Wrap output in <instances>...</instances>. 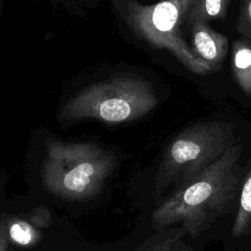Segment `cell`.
<instances>
[{"mask_svg": "<svg viewBox=\"0 0 251 251\" xmlns=\"http://www.w3.org/2000/svg\"><path fill=\"white\" fill-rule=\"evenodd\" d=\"M243 145L234 143L197 176L169 194L153 211L152 226L165 229L180 224L197 237L217 220L237 209L244 176L239 160Z\"/></svg>", "mask_w": 251, "mask_h": 251, "instance_id": "obj_1", "label": "cell"}, {"mask_svg": "<svg viewBox=\"0 0 251 251\" xmlns=\"http://www.w3.org/2000/svg\"><path fill=\"white\" fill-rule=\"evenodd\" d=\"M41 178L54 196L80 201L95 197L112 175L115 154L91 142H67L48 137Z\"/></svg>", "mask_w": 251, "mask_h": 251, "instance_id": "obj_2", "label": "cell"}, {"mask_svg": "<svg viewBox=\"0 0 251 251\" xmlns=\"http://www.w3.org/2000/svg\"><path fill=\"white\" fill-rule=\"evenodd\" d=\"M233 131L228 123L210 122L178 133L167 146L158 168L152 192L155 201L160 204L166 193L171 194L219 159L234 144Z\"/></svg>", "mask_w": 251, "mask_h": 251, "instance_id": "obj_3", "label": "cell"}, {"mask_svg": "<svg viewBox=\"0 0 251 251\" xmlns=\"http://www.w3.org/2000/svg\"><path fill=\"white\" fill-rule=\"evenodd\" d=\"M157 103L156 92L148 80L138 76H116L92 83L75 94L61 108L59 119L122 124L145 116Z\"/></svg>", "mask_w": 251, "mask_h": 251, "instance_id": "obj_4", "label": "cell"}, {"mask_svg": "<svg viewBox=\"0 0 251 251\" xmlns=\"http://www.w3.org/2000/svg\"><path fill=\"white\" fill-rule=\"evenodd\" d=\"M128 28L140 39L168 50L187 70L207 75L213 70L183 39L180 26L195 0H160L143 5L137 0H111Z\"/></svg>", "mask_w": 251, "mask_h": 251, "instance_id": "obj_5", "label": "cell"}, {"mask_svg": "<svg viewBox=\"0 0 251 251\" xmlns=\"http://www.w3.org/2000/svg\"><path fill=\"white\" fill-rule=\"evenodd\" d=\"M1 223L5 226L10 242L28 247L40 240L41 229L51 225L52 217L48 209L40 206L21 216L3 219Z\"/></svg>", "mask_w": 251, "mask_h": 251, "instance_id": "obj_6", "label": "cell"}, {"mask_svg": "<svg viewBox=\"0 0 251 251\" xmlns=\"http://www.w3.org/2000/svg\"><path fill=\"white\" fill-rule=\"evenodd\" d=\"M190 27L191 48L213 71L217 70L226 56L227 37L211 28L207 23L198 22Z\"/></svg>", "mask_w": 251, "mask_h": 251, "instance_id": "obj_7", "label": "cell"}, {"mask_svg": "<svg viewBox=\"0 0 251 251\" xmlns=\"http://www.w3.org/2000/svg\"><path fill=\"white\" fill-rule=\"evenodd\" d=\"M231 233L251 246V166L243 177Z\"/></svg>", "mask_w": 251, "mask_h": 251, "instance_id": "obj_8", "label": "cell"}, {"mask_svg": "<svg viewBox=\"0 0 251 251\" xmlns=\"http://www.w3.org/2000/svg\"><path fill=\"white\" fill-rule=\"evenodd\" d=\"M231 71L240 89L246 95H251V41L249 39H238L233 42Z\"/></svg>", "mask_w": 251, "mask_h": 251, "instance_id": "obj_9", "label": "cell"}, {"mask_svg": "<svg viewBox=\"0 0 251 251\" xmlns=\"http://www.w3.org/2000/svg\"><path fill=\"white\" fill-rule=\"evenodd\" d=\"M185 234L187 232L182 226L163 229L159 234L149 239V243L144 244L142 251H174Z\"/></svg>", "mask_w": 251, "mask_h": 251, "instance_id": "obj_10", "label": "cell"}, {"mask_svg": "<svg viewBox=\"0 0 251 251\" xmlns=\"http://www.w3.org/2000/svg\"><path fill=\"white\" fill-rule=\"evenodd\" d=\"M235 28L244 38L251 40V0H241Z\"/></svg>", "mask_w": 251, "mask_h": 251, "instance_id": "obj_11", "label": "cell"}, {"mask_svg": "<svg viewBox=\"0 0 251 251\" xmlns=\"http://www.w3.org/2000/svg\"><path fill=\"white\" fill-rule=\"evenodd\" d=\"M9 243H10V240L8 238L5 226L1 223V227H0V251H12V250L9 249Z\"/></svg>", "mask_w": 251, "mask_h": 251, "instance_id": "obj_12", "label": "cell"}, {"mask_svg": "<svg viewBox=\"0 0 251 251\" xmlns=\"http://www.w3.org/2000/svg\"><path fill=\"white\" fill-rule=\"evenodd\" d=\"M181 251H193L192 249H184V250H181Z\"/></svg>", "mask_w": 251, "mask_h": 251, "instance_id": "obj_13", "label": "cell"}, {"mask_svg": "<svg viewBox=\"0 0 251 251\" xmlns=\"http://www.w3.org/2000/svg\"><path fill=\"white\" fill-rule=\"evenodd\" d=\"M0 3H1V6H2V5H3V0H1V1H0Z\"/></svg>", "mask_w": 251, "mask_h": 251, "instance_id": "obj_14", "label": "cell"}]
</instances>
